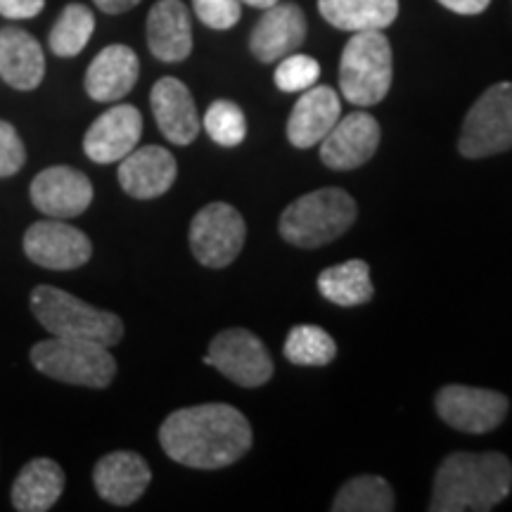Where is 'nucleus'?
<instances>
[{"label": "nucleus", "instance_id": "nucleus-4", "mask_svg": "<svg viewBox=\"0 0 512 512\" xmlns=\"http://www.w3.org/2000/svg\"><path fill=\"white\" fill-rule=\"evenodd\" d=\"M31 311L43 328L53 332V337L91 339L105 347H114L124 337V323L117 313L95 309L53 285L34 287Z\"/></svg>", "mask_w": 512, "mask_h": 512}, {"label": "nucleus", "instance_id": "nucleus-11", "mask_svg": "<svg viewBox=\"0 0 512 512\" xmlns=\"http://www.w3.org/2000/svg\"><path fill=\"white\" fill-rule=\"evenodd\" d=\"M24 254L41 268L74 271L88 264L93 256V245L83 230L60 219L38 221L24 233Z\"/></svg>", "mask_w": 512, "mask_h": 512}, {"label": "nucleus", "instance_id": "nucleus-30", "mask_svg": "<svg viewBox=\"0 0 512 512\" xmlns=\"http://www.w3.org/2000/svg\"><path fill=\"white\" fill-rule=\"evenodd\" d=\"M320 76V64L309 55L290 53L275 69V86L283 93H299L316 86Z\"/></svg>", "mask_w": 512, "mask_h": 512}, {"label": "nucleus", "instance_id": "nucleus-32", "mask_svg": "<svg viewBox=\"0 0 512 512\" xmlns=\"http://www.w3.org/2000/svg\"><path fill=\"white\" fill-rule=\"evenodd\" d=\"M24 162H27V150H24L22 138L15 126L0 119V178L19 174Z\"/></svg>", "mask_w": 512, "mask_h": 512}, {"label": "nucleus", "instance_id": "nucleus-28", "mask_svg": "<svg viewBox=\"0 0 512 512\" xmlns=\"http://www.w3.org/2000/svg\"><path fill=\"white\" fill-rule=\"evenodd\" d=\"M95 31V15L86 5L69 3L62 10L55 27L50 29V50L57 57H76L88 46Z\"/></svg>", "mask_w": 512, "mask_h": 512}, {"label": "nucleus", "instance_id": "nucleus-7", "mask_svg": "<svg viewBox=\"0 0 512 512\" xmlns=\"http://www.w3.org/2000/svg\"><path fill=\"white\" fill-rule=\"evenodd\" d=\"M512 147V83L503 81L486 88L460 131L458 150L467 159L501 155Z\"/></svg>", "mask_w": 512, "mask_h": 512}, {"label": "nucleus", "instance_id": "nucleus-24", "mask_svg": "<svg viewBox=\"0 0 512 512\" xmlns=\"http://www.w3.org/2000/svg\"><path fill=\"white\" fill-rule=\"evenodd\" d=\"M320 15L342 31H382L399 15V0H318Z\"/></svg>", "mask_w": 512, "mask_h": 512}, {"label": "nucleus", "instance_id": "nucleus-31", "mask_svg": "<svg viewBox=\"0 0 512 512\" xmlns=\"http://www.w3.org/2000/svg\"><path fill=\"white\" fill-rule=\"evenodd\" d=\"M192 8L202 24L216 31L233 29L242 15L240 0H192Z\"/></svg>", "mask_w": 512, "mask_h": 512}, {"label": "nucleus", "instance_id": "nucleus-8", "mask_svg": "<svg viewBox=\"0 0 512 512\" xmlns=\"http://www.w3.org/2000/svg\"><path fill=\"white\" fill-rule=\"evenodd\" d=\"M247 226L242 214L226 202H211L190 223L192 256L207 268H226L245 247Z\"/></svg>", "mask_w": 512, "mask_h": 512}, {"label": "nucleus", "instance_id": "nucleus-19", "mask_svg": "<svg viewBox=\"0 0 512 512\" xmlns=\"http://www.w3.org/2000/svg\"><path fill=\"white\" fill-rule=\"evenodd\" d=\"M339 117H342V102L337 91H332L330 86L306 88L287 119V138L299 150H309L313 145H320Z\"/></svg>", "mask_w": 512, "mask_h": 512}, {"label": "nucleus", "instance_id": "nucleus-5", "mask_svg": "<svg viewBox=\"0 0 512 512\" xmlns=\"http://www.w3.org/2000/svg\"><path fill=\"white\" fill-rule=\"evenodd\" d=\"M29 356L41 375L76 387L105 389L117 375V361L110 347L91 339L50 337L34 344Z\"/></svg>", "mask_w": 512, "mask_h": 512}, {"label": "nucleus", "instance_id": "nucleus-6", "mask_svg": "<svg viewBox=\"0 0 512 512\" xmlns=\"http://www.w3.org/2000/svg\"><path fill=\"white\" fill-rule=\"evenodd\" d=\"M392 62V46L382 31H356L339 62V88L344 98L358 107L382 102L392 88Z\"/></svg>", "mask_w": 512, "mask_h": 512}, {"label": "nucleus", "instance_id": "nucleus-3", "mask_svg": "<svg viewBox=\"0 0 512 512\" xmlns=\"http://www.w3.org/2000/svg\"><path fill=\"white\" fill-rule=\"evenodd\" d=\"M356 202L342 188H320L302 195L280 216V235L302 249H316L347 233L356 221Z\"/></svg>", "mask_w": 512, "mask_h": 512}, {"label": "nucleus", "instance_id": "nucleus-10", "mask_svg": "<svg viewBox=\"0 0 512 512\" xmlns=\"http://www.w3.org/2000/svg\"><path fill=\"white\" fill-rule=\"evenodd\" d=\"M508 396L494 389L446 384L437 394L439 418L453 430L467 434H486L496 430L508 415Z\"/></svg>", "mask_w": 512, "mask_h": 512}, {"label": "nucleus", "instance_id": "nucleus-25", "mask_svg": "<svg viewBox=\"0 0 512 512\" xmlns=\"http://www.w3.org/2000/svg\"><path fill=\"white\" fill-rule=\"evenodd\" d=\"M318 290L325 299L337 306H361L373 299L370 266L363 259H351L344 264L325 268L318 275Z\"/></svg>", "mask_w": 512, "mask_h": 512}, {"label": "nucleus", "instance_id": "nucleus-26", "mask_svg": "<svg viewBox=\"0 0 512 512\" xmlns=\"http://www.w3.org/2000/svg\"><path fill=\"white\" fill-rule=\"evenodd\" d=\"M394 508L396 498L392 486L375 475L354 477L339 489L332 503L335 512H392Z\"/></svg>", "mask_w": 512, "mask_h": 512}, {"label": "nucleus", "instance_id": "nucleus-1", "mask_svg": "<svg viewBox=\"0 0 512 512\" xmlns=\"http://www.w3.org/2000/svg\"><path fill=\"white\" fill-rule=\"evenodd\" d=\"M252 425L228 403H202L171 413L159 427V444L174 463L221 470L252 448Z\"/></svg>", "mask_w": 512, "mask_h": 512}, {"label": "nucleus", "instance_id": "nucleus-33", "mask_svg": "<svg viewBox=\"0 0 512 512\" xmlns=\"http://www.w3.org/2000/svg\"><path fill=\"white\" fill-rule=\"evenodd\" d=\"M46 0H0V15L5 19H31L41 15Z\"/></svg>", "mask_w": 512, "mask_h": 512}, {"label": "nucleus", "instance_id": "nucleus-2", "mask_svg": "<svg viewBox=\"0 0 512 512\" xmlns=\"http://www.w3.org/2000/svg\"><path fill=\"white\" fill-rule=\"evenodd\" d=\"M512 463L503 453H451L432 486V512H486L508 498Z\"/></svg>", "mask_w": 512, "mask_h": 512}, {"label": "nucleus", "instance_id": "nucleus-16", "mask_svg": "<svg viewBox=\"0 0 512 512\" xmlns=\"http://www.w3.org/2000/svg\"><path fill=\"white\" fill-rule=\"evenodd\" d=\"M306 38V17L299 5L275 3L256 22L249 36V50L259 62L271 64L294 53Z\"/></svg>", "mask_w": 512, "mask_h": 512}, {"label": "nucleus", "instance_id": "nucleus-34", "mask_svg": "<svg viewBox=\"0 0 512 512\" xmlns=\"http://www.w3.org/2000/svg\"><path fill=\"white\" fill-rule=\"evenodd\" d=\"M446 10L458 12V15H479L489 8L491 0H439Z\"/></svg>", "mask_w": 512, "mask_h": 512}, {"label": "nucleus", "instance_id": "nucleus-22", "mask_svg": "<svg viewBox=\"0 0 512 512\" xmlns=\"http://www.w3.org/2000/svg\"><path fill=\"white\" fill-rule=\"evenodd\" d=\"M0 76L17 91H34L46 76V55L29 31L0 29Z\"/></svg>", "mask_w": 512, "mask_h": 512}, {"label": "nucleus", "instance_id": "nucleus-36", "mask_svg": "<svg viewBox=\"0 0 512 512\" xmlns=\"http://www.w3.org/2000/svg\"><path fill=\"white\" fill-rule=\"evenodd\" d=\"M240 3H245V5H252V8L268 10V8H273L275 3H280V0H240Z\"/></svg>", "mask_w": 512, "mask_h": 512}, {"label": "nucleus", "instance_id": "nucleus-15", "mask_svg": "<svg viewBox=\"0 0 512 512\" xmlns=\"http://www.w3.org/2000/svg\"><path fill=\"white\" fill-rule=\"evenodd\" d=\"M178 164L166 147H136L119 164V185L126 195L136 200H155L171 190L176 183Z\"/></svg>", "mask_w": 512, "mask_h": 512}, {"label": "nucleus", "instance_id": "nucleus-29", "mask_svg": "<svg viewBox=\"0 0 512 512\" xmlns=\"http://www.w3.org/2000/svg\"><path fill=\"white\" fill-rule=\"evenodd\" d=\"M202 126L209 138L223 147H238L247 138V117L233 100L211 102Z\"/></svg>", "mask_w": 512, "mask_h": 512}, {"label": "nucleus", "instance_id": "nucleus-23", "mask_svg": "<svg viewBox=\"0 0 512 512\" xmlns=\"http://www.w3.org/2000/svg\"><path fill=\"white\" fill-rule=\"evenodd\" d=\"M64 482V470L55 460H29L12 484V505L19 512H46L60 501Z\"/></svg>", "mask_w": 512, "mask_h": 512}, {"label": "nucleus", "instance_id": "nucleus-12", "mask_svg": "<svg viewBox=\"0 0 512 512\" xmlns=\"http://www.w3.org/2000/svg\"><path fill=\"white\" fill-rule=\"evenodd\" d=\"M382 131L373 114L351 112L339 117L330 133L320 140V159L332 171H351L373 159Z\"/></svg>", "mask_w": 512, "mask_h": 512}, {"label": "nucleus", "instance_id": "nucleus-13", "mask_svg": "<svg viewBox=\"0 0 512 512\" xmlns=\"http://www.w3.org/2000/svg\"><path fill=\"white\" fill-rule=\"evenodd\" d=\"M31 202L50 219H74L91 207L93 183L72 166H48L31 181Z\"/></svg>", "mask_w": 512, "mask_h": 512}, {"label": "nucleus", "instance_id": "nucleus-17", "mask_svg": "<svg viewBox=\"0 0 512 512\" xmlns=\"http://www.w3.org/2000/svg\"><path fill=\"white\" fill-rule=\"evenodd\" d=\"M152 482L150 465L133 451H114L98 460L93 470V484L102 501L119 505L136 503Z\"/></svg>", "mask_w": 512, "mask_h": 512}, {"label": "nucleus", "instance_id": "nucleus-20", "mask_svg": "<svg viewBox=\"0 0 512 512\" xmlns=\"http://www.w3.org/2000/svg\"><path fill=\"white\" fill-rule=\"evenodd\" d=\"M147 46L162 62H183L192 53L190 12L181 0H159L147 15Z\"/></svg>", "mask_w": 512, "mask_h": 512}, {"label": "nucleus", "instance_id": "nucleus-18", "mask_svg": "<svg viewBox=\"0 0 512 512\" xmlns=\"http://www.w3.org/2000/svg\"><path fill=\"white\" fill-rule=\"evenodd\" d=\"M152 114H155L159 131L169 143L190 145L200 133L202 121L197 117L195 100L183 81L174 76H164L152 86L150 93Z\"/></svg>", "mask_w": 512, "mask_h": 512}, {"label": "nucleus", "instance_id": "nucleus-35", "mask_svg": "<svg viewBox=\"0 0 512 512\" xmlns=\"http://www.w3.org/2000/svg\"><path fill=\"white\" fill-rule=\"evenodd\" d=\"M95 5L107 15H121V12H128L131 8H136L140 0H93Z\"/></svg>", "mask_w": 512, "mask_h": 512}, {"label": "nucleus", "instance_id": "nucleus-21", "mask_svg": "<svg viewBox=\"0 0 512 512\" xmlns=\"http://www.w3.org/2000/svg\"><path fill=\"white\" fill-rule=\"evenodd\" d=\"M140 74L138 55L128 46H107L86 72V93L95 102H117L133 91Z\"/></svg>", "mask_w": 512, "mask_h": 512}, {"label": "nucleus", "instance_id": "nucleus-14", "mask_svg": "<svg viewBox=\"0 0 512 512\" xmlns=\"http://www.w3.org/2000/svg\"><path fill=\"white\" fill-rule=\"evenodd\" d=\"M143 136V114L133 105H114L93 121L83 152L95 164H114L131 155Z\"/></svg>", "mask_w": 512, "mask_h": 512}, {"label": "nucleus", "instance_id": "nucleus-9", "mask_svg": "<svg viewBox=\"0 0 512 512\" xmlns=\"http://www.w3.org/2000/svg\"><path fill=\"white\" fill-rule=\"evenodd\" d=\"M221 375L240 387L254 389L273 377V358L266 344L245 328L223 330L211 339L209 354L202 358Z\"/></svg>", "mask_w": 512, "mask_h": 512}, {"label": "nucleus", "instance_id": "nucleus-27", "mask_svg": "<svg viewBox=\"0 0 512 512\" xmlns=\"http://www.w3.org/2000/svg\"><path fill=\"white\" fill-rule=\"evenodd\" d=\"M285 358L294 366L323 368L337 356V344L318 325H294L285 339Z\"/></svg>", "mask_w": 512, "mask_h": 512}]
</instances>
